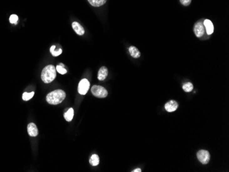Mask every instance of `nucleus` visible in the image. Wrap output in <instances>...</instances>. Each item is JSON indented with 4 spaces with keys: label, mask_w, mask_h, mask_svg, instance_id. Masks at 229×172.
<instances>
[{
    "label": "nucleus",
    "mask_w": 229,
    "mask_h": 172,
    "mask_svg": "<svg viewBox=\"0 0 229 172\" xmlns=\"http://www.w3.org/2000/svg\"><path fill=\"white\" fill-rule=\"evenodd\" d=\"M66 97V94L65 91L60 89L55 90L51 93H49L46 97V100L49 104L56 105L61 103Z\"/></svg>",
    "instance_id": "1"
},
{
    "label": "nucleus",
    "mask_w": 229,
    "mask_h": 172,
    "mask_svg": "<svg viewBox=\"0 0 229 172\" xmlns=\"http://www.w3.org/2000/svg\"><path fill=\"white\" fill-rule=\"evenodd\" d=\"M180 2L182 5L187 6L190 4L191 0H180Z\"/></svg>",
    "instance_id": "21"
},
{
    "label": "nucleus",
    "mask_w": 229,
    "mask_h": 172,
    "mask_svg": "<svg viewBox=\"0 0 229 172\" xmlns=\"http://www.w3.org/2000/svg\"><path fill=\"white\" fill-rule=\"evenodd\" d=\"M197 157L198 159L201 163L203 164H206L209 163L210 160V154L208 151L205 149H201L197 153Z\"/></svg>",
    "instance_id": "4"
},
{
    "label": "nucleus",
    "mask_w": 229,
    "mask_h": 172,
    "mask_svg": "<svg viewBox=\"0 0 229 172\" xmlns=\"http://www.w3.org/2000/svg\"><path fill=\"white\" fill-rule=\"evenodd\" d=\"M34 95V92H31V93H27L25 92L24 94H23V99L24 101H28V100H30Z\"/></svg>",
    "instance_id": "17"
},
{
    "label": "nucleus",
    "mask_w": 229,
    "mask_h": 172,
    "mask_svg": "<svg viewBox=\"0 0 229 172\" xmlns=\"http://www.w3.org/2000/svg\"><path fill=\"white\" fill-rule=\"evenodd\" d=\"M129 52L132 57H133L135 58H138L141 56V53L139 52V49L137 48H135V46H131V47H130Z\"/></svg>",
    "instance_id": "12"
},
{
    "label": "nucleus",
    "mask_w": 229,
    "mask_h": 172,
    "mask_svg": "<svg viewBox=\"0 0 229 172\" xmlns=\"http://www.w3.org/2000/svg\"><path fill=\"white\" fill-rule=\"evenodd\" d=\"M194 32L197 37H201L205 34V28L203 23L201 22H197L194 26Z\"/></svg>",
    "instance_id": "6"
},
{
    "label": "nucleus",
    "mask_w": 229,
    "mask_h": 172,
    "mask_svg": "<svg viewBox=\"0 0 229 172\" xmlns=\"http://www.w3.org/2000/svg\"><path fill=\"white\" fill-rule=\"evenodd\" d=\"M55 49H56V46L55 45H52L51 47V48H50V52H52Z\"/></svg>",
    "instance_id": "22"
},
{
    "label": "nucleus",
    "mask_w": 229,
    "mask_h": 172,
    "mask_svg": "<svg viewBox=\"0 0 229 172\" xmlns=\"http://www.w3.org/2000/svg\"><path fill=\"white\" fill-rule=\"evenodd\" d=\"M204 26H205L206 30V32L208 34H211L213 32V23L209 19H206L205 21H204Z\"/></svg>",
    "instance_id": "11"
},
{
    "label": "nucleus",
    "mask_w": 229,
    "mask_h": 172,
    "mask_svg": "<svg viewBox=\"0 0 229 172\" xmlns=\"http://www.w3.org/2000/svg\"><path fill=\"white\" fill-rule=\"evenodd\" d=\"M178 107V103L174 101V100H170V101L168 102L165 104V109L167 111V112H174V111L176 110Z\"/></svg>",
    "instance_id": "7"
},
{
    "label": "nucleus",
    "mask_w": 229,
    "mask_h": 172,
    "mask_svg": "<svg viewBox=\"0 0 229 172\" xmlns=\"http://www.w3.org/2000/svg\"><path fill=\"white\" fill-rule=\"evenodd\" d=\"M56 76V69L54 66L48 65L42 71L41 79L45 83H50L54 80Z\"/></svg>",
    "instance_id": "2"
},
{
    "label": "nucleus",
    "mask_w": 229,
    "mask_h": 172,
    "mask_svg": "<svg viewBox=\"0 0 229 172\" xmlns=\"http://www.w3.org/2000/svg\"><path fill=\"white\" fill-rule=\"evenodd\" d=\"M89 163L93 166H97L99 163V156L97 154H93L89 160Z\"/></svg>",
    "instance_id": "15"
},
{
    "label": "nucleus",
    "mask_w": 229,
    "mask_h": 172,
    "mask_svg": "<svg viewBox=\"0 0 229 172\" xmlns=\"http://www.w3.org/2000/svg\"><path fill=\"white\" fill-rule=\"evenodd\" d=\"M107 76H108V69L106 67H102L98 71V80L101 81L104 80Z\"/></svg>",
    "instance_id": "9"
},
{
    "label": "nucleus",
    "mask_w": 229,
    "mask_h": 172,
    "mask_svg": "<svg viewBox=\"0 0 229 172\" xmlns=\"http://www.w3.org/2000/svg\"><path fill=\"white\" fill-rule=\"evenodd\" d=\"M74 114V109L72 108H71L67 111V112L65 113V114H64V117H65V119H66V121H71V120L73 119Z\"/></svg>",
    "instance_id": "13"
},
{
    "label": "nucleus",
    "mask_w": 229,
    "mask_h": 172,
    "mask_svg": "<svg viewBox=\"0 0 229 172\" xmlns=\"http://www.w3.org/2000/svg\"><path fill=\"white\" fill-rule=\"evenodd\" d=\"M59 65H60V66H62V67H65V65H64V64H63V63H60V64H59Z\"/></svg>",
    "instance_id": "24"
},
{
    "label": "nucleus",
    "mask_w": 229,
    "mask_h": 172,
    "mask_svg": "<svg viewBox=\"0 0 229 172\" xmlns=\"http://www.w3.org/2000/svg\"><path fill=\"white\" fill-rule=\"evenodd\" d=\"M28 132L31 137H37L38 134V129L37 125L34 123H30L28 125Z\"/></svg>",
    "instance_id": "8"
},
{
    "label": "nucleus",
    "mask_w": 229,
    "mask_h": 172,
    "mask_svg": "<svg viewBox=\"0 0 229 172\" xmlns=\"http://www.w3.org/2000/svg\"><path fill=\"white\" fill-rule=\"evenodd\" d=\"M90 83L87 79H82L78 84V93L81 95H85L88 92Z\"/></svg>",
    "instance_id": "5"
},
{
    "label": "nucleus",
    "mask_w": 229,
    "mask_h": 172,
    "mask_svg": "<svg viewBox=\"0 0 229 172\" xmlns=\"http://www.w3.org/2000/svg\"><path fill=\"white\" fill-rule=\"evenodd\" d=\"M63 52V50L61 49H59L58 50H53V51L52 52H51L53 56H59L60 54H61Z\"/></svg>",
    "instance_id": "20"
},
{
    "label": "nucleus",
    "mask_w": 229,
    "mask_h": 172,
    "mask_svg": "<svg viewBox=\"0 0 229 172\" xmlns=\"http://www.w3.org/2000/svg\"><path fill=\"white\" fill-rule=\"evenodd\" d=\"M89 3L93 6L99 7L104 4L107 0H88Z\"/></svg>",
    "instance_id": "14"
},
{
    "label": "nucleus",
    "mask_w": 229,
    "mask_h": 172,
    "mask_svg": "<svg viewBox=\"0 0 229 172\" xmlns=\"http://www.w3.org/2000/svg\"><path fill=\"white\" fill-rule=\"evenodd\" d=\"M56 71H58L59 73L62 74V75H64L67 73V70L65 69V68H64V67L58 65V66H56Z\"/></svg>",
    "instance_id": "18"
},
{
    "label": "nucleus",
    "mask_w": 229,
    "mask_h": 172,
    "mask_svg": "<svg viewBox=\"0 0 229 172\" xmlns=\"http://www.w3.org/2000/svg\"><path fill=\"white\" fill-rule=\"evenodd\" d=\"M182 89L185 92H191L192 91L193 89H194V86H193L192 83L191 82H187V83H185L182 86Z\"/></svg>",
    "instance_id": "16"
},
{
    "label": "nucleus",
    "mask_w": 229,
    "mask_h": 172,
    "mask_svg": "<svg viewBox=\"0 0 229 172\" xmlns=\"http://www.w3.org/2000/svg\"><path fill=\"white\" fill-rule=\"evenodd\" d=\"M132 171H133V172H141V169H136Z\"/></svg>",
    "instance_id": "23"
},
{
    "label": "nucleus",
    "mask_w": 229,
    "mask_h": 172,
    "mask_svg": "<svg viewBox=\"0 0 229 172\" xmlns=\"http://www.w3.org/2000/svg\"><path fill=\"white\" fill-rule=\"evenodd\" d=\"M18 19H19V18H18V16L17 15H12L10 17L9 20H10V22L11 23H17V21H18Z\"/></svg>",
    "instance_id": "19"
},
{
    "label": "nucleus",
    "mask_w": 229,
    "mask_h": 172,
    "mask_svg": "<svg viewBox=\"0 0 229 172\" xmlns=\"http://www.w3.org/2000/svg\"><path fill=\"white\" fill-rule=\"evenodd\" d=\"M72 28L74 30V31L76 32V33L78 35H83L84 34V28H82V26H81V25L78 23V22H73L72 23Z\"/></svg>",
    "instance_id": "10"
},
{
    "label": "nucleus",
    "mask_w": 229,
    "mask_h": 172,
    "mask_svg": "<svg viewBox=\"0 0 229 172\" xmlns=\"http://www.w3.org/2000/svg\"><path fill=\"white\" fill-rule=\"evenodd\" d=\"M91 92L94 96L99 98H104L108 95L106 89L98 85H94L91 89Z\"/></svg>",
    "instance_id": "3"
}]
</instances>
